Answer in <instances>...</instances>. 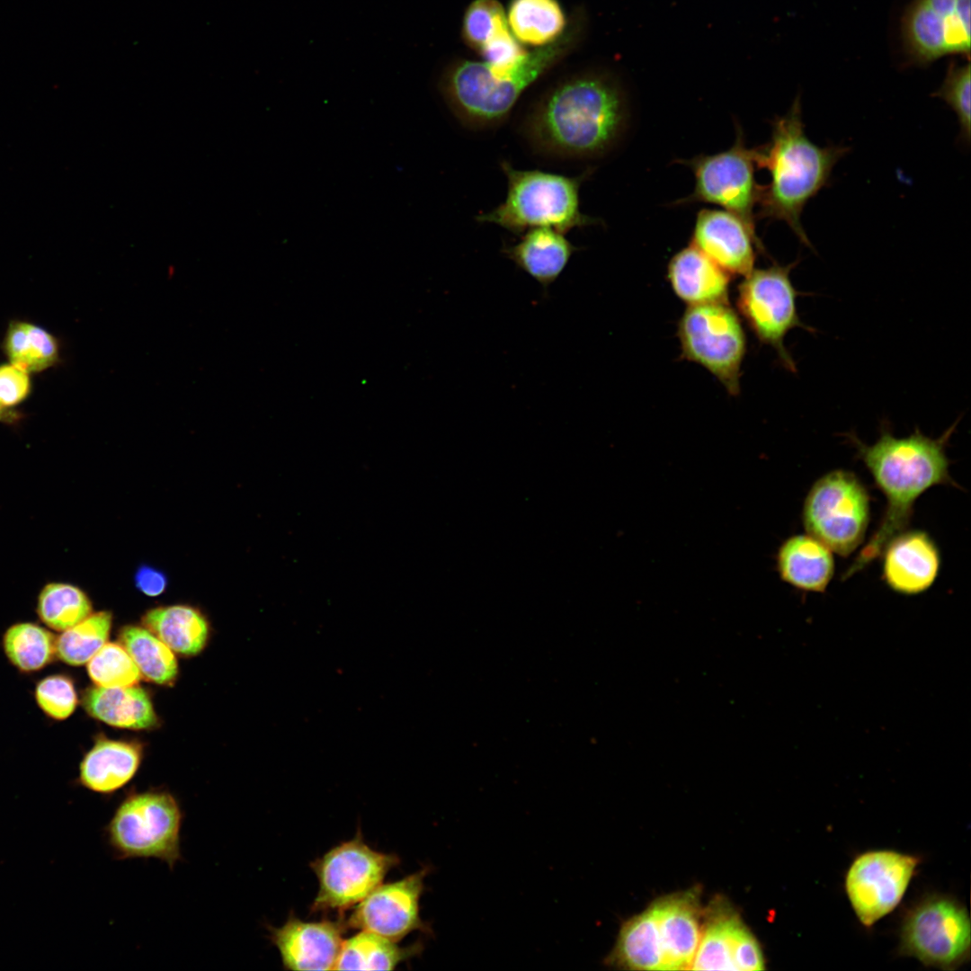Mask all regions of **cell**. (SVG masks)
<instances>
[{
    "instance_id": "1",
    "label": "cell",
    "mask_w": 971,
    "mask_h": 971,
    "mask_svg": "<svg viewBox=\"0 0 971 971\" xmlns=\"http://www.w3.org/2000/svg\"><path fill=\"white\" fill-rule=\"evenodd\" d=\"M629 106L610 73L585 72L551 87L528 110L521 132L540 156L566 161L599 159L623 139Z\"/></svg>"
},
{
    "instance_id": "2",
    "label": "cell",
    "mask_w": 971,
    "mask_h": 971,
    "mask_svg": "<svg viewBox=\"0 0 971 971\" xmlns=\"http://www.w3.org/2000/svg\"><path fill=\"white\" fill-rule=\"evenodd\" d=\"M955 424L942 436L931 439L916 431L896 438L883 430L879 439L867 445L852 438L859 455L886 497L885 515L875 533L843 574L849 578L880 556L909 523L915 500L937 485H954L949 472L945 447Z\"/></svg>"
},
{
    "instance_id": "3",
    "label": "cell",
    "mask_w": 971,
    "mask_h": 971,
    "mask_svg": "<svg viewBox=\"0 0 971 971\" xmlns=\"http://www.w3.org/2000/svg\"><path fill=\"white\" fill-rule=\"evenodd\" d=\"M848 150L842 146L822 147L808 138L797 97L788 111L771 122L770 142L756 147L757 168L770 174V183L761 186L756 218L784 221L812 248L801 224L802 211L827 185L834 165Z\"/></svg>"
},
{
    "instance_id": "4",
    "label": "cell",
    "mask_w": 971,
    "mask_h": 971,
    "mask_svg": "<svg viewBox=\"0 0 971 971\" xmlns=\"http://www.w3.org/2000/svg\"><path fill=\"white\" fill-rule=\"evenodd\" d=\"M578 27L566 28L552 43L527 52L510 74L499 76L484 61L459 60L443 73L441 93L464 126L486 129L502 124L523 92L572 49Z\"/></svg>"
},
{
    "instance_id": "5",
    "label": "cell",
    "mask_w": 971,
    "mask_h": 971,
    "mask_svg": "<svg viewBox=\"0 0 971 971\" xmlns=\"http://www.w3.org/2000/svg\"><path fill=\"white\" fill-rule=\"evenodd\" d=\"M507 181L502 203L476 217L478 223L494 224L514 235L536 227H548L566 234L573 228L600 224L598 218L582 212L580 188L592 170L567 176L541 170H522L503 161Z\"/></svg>"
},
{
    "instance_id": "6",
    "label": "cell",
    "mask_w": 971,
    "mask_h": 971,
    "mask_svg": "<svg viewBox=\"0 0 971 971\" xmlns=\"http://www.w3.org/2000/svg\"><path fill=\"white\" fill-rule=\"evenodd\" d=\"M184 817L179 799L168 789L131 790L116 806L102 833L116 860L156 859L173 870L183 860Z\"/></svg>"
},
{
    "instance_id": "7",
    "label": "cell",
    "mask_w": 971,
    "mask_h": 971,
    "mask_svg": "<svg viewBox=\"0 0 971 971\" xmlns=\"http://www.w3.org/2000/svg\"><path fill=\"white\" fill-rule=\"evenodd\" d=\"M683 360L710 372L731 396L740 393L746 336L728 302L688 306L677 325Z\"/></svg>"
},
{
    "instance_id": "8",
    "label": "cell",
    "mask_w": 971,
    "mask_h": 971,
    "mask_svg": "<svg viewBox=\"0 0 971 971\" xmlns=\"http://www.w3.org/2000/svg\"><path fill=\"white\" fill-rule=\"evenodd\" d=\"M677 162L690 168L695 185L693 192L674 202L675 205L694 202L717 205L737 216L757 235L754 209L762 185L755 180L756 147H746L740 127L736 126L735 140L730 148Z\"/></svg>"
},
{
    "instance_id": "9",
    "label": "cell",
    "mask_w": 971,
    "mask_h": 971,
    "mask_svg": "<svg viewBox=\"0 0 971 971\" xmlns=\"http://www.w3.org/2000/svg\"><path fill=\"white\" fill-rule=\"evenodd\" d=\"M869 519L866 488L854 474L841 469L825 474L813 485L803 509L807 533L842 557L861 544Z\"/></svg>"
},
{
    "instance_id": "10",
    "label": "cell",
    "mask_w": 971,
    "mask_h": 971,
    "mask_svg": "<svg viewBox=\"0 0 971 971\" xmlns=\"http://www.w3.org/2000/svg\"><path fill=\"white\" fill-rule=\"evenodd\" d=\"M796 263H774L753 269L737 287L736 306L747 325L762 343L776 352L782 365L796 371V364L784 340L796 327L809 329L800 320L797 308L798 292L789 274Z\"/></svg>"
},
{
    "instance_id": "11",
    "label": "cell",
    "mask_w": 971,
    "mask_h": 971,
    "mask_svg": "<svg viewBox=\"0 0 971 971\" xmlns=\"http://www.w3.org/2000/svg\"><path fill=\"white\" fill-rule=\"evenodd\" d=\"M397 864L396 855L373 850L358 832L353 839L311 862L319 885L311 912L343 913L352 908L379 886Z\"/></svg>"
},
{
    "instance_id": "12",
    "label": "cell",
    "mask_w": 971,
    "mask_h": 971,
    "mask_svg": "<svg viewBox=\"0 0 971 971\" xmlns=\"http://www.w3.org/2000/svg\"><path fill=\"white\" fill-rule=\"evenodd\" d=\"M902 954L941 969H956L969 958L970 921L966 908L945 895H931L905 915Z\"/></svg>"
},
{
    "instance_id": "13",
    "label": "cell",
    "mask_w": 971,
    "mask_h": 971,
    "mask_svg": "<svg viewBox=\"0 0 971 971\" xmlns=\"http://www.w3.org/2000/svg\"><path fill=\"white\" fill-rule=\"evenodd\" d=\"M907 65L928 66L950 54L970 58V0H913L901 21Z\"/></svg>"
},
{
    "instance_id": "14",
    "label": "cell",
    "mask_w": 971,
    "mask_h": 971,
    "mask_svg": "<svg viewBox=\"0 0 971 971\" xmlns=\"http://www.w3.org/2000/svg\"><path fill=\"white\" fill-rule=\"evenodd\" d=\"M918 863L914 856L890 850L869 851L852 861L845 891L863 925H873L896 907Z\"/></svg>"
},
{
    "instance_id": "15",
    "label": "cell",
    "mask_w": 971,
    "mask_h": 971,
    "mask_svg": "<svg viewBox=\"0 0 971 971\" xmlns=\"http://www.w3.org/2000/svg\"><path fill=\"white\" fill-rule=\"evenodd\" d=\"M430 869L424 867L400 880L380 884L345 922L346 927L369 931L399 941L414 931L431 932L420 916V898Z\"/></svg>"
},
{
    "instance_id": "16",
    "label": "cell",
    "mask_w": 971,
    "mask_h": 971,
    "mask_svg": "<svg viewBox=\"0 0 971 971\" xmlns=\"http://www.w3.org/2000/svg\"><path fill=\"white\" fill-rule=\"evenodd\" d=\"M690 245L731 276H746L753 270L756 251L764 254L759 236L737 216L723 209L699 211Z\"/></svg>"
},
{
    "instance_id": "17",
    "label": "cell",
    "mask_w": 971,
    "mask_h": 971,
    "mask_svg": "<svg viewBox=\"0 0 971 971\" xmlns=\"http://www.w3.org/2000/svg\"><path fill=\"white\" fill-rule=\"evenodd\" d=\"M344 927L342 922H306L290 913L281 926L267 930L285 969L334 970Z\"/></svg>"
},
{
    "instance_id": "18",
    "label": "cell",
    "mask_w": 971,
    "mask_h": 971,
    "mask_svg": "<svg viewBox=\"0 0 971 971\" xmlns=\"http://www.w3.org/2000/svg\"><path fill=\"white\" fill-rule=\"evenodd\" d=\"M883 577L894 591L917 594L929 589L940 569L939 550L921 530L903 531L886 546L883 552Z\"/></svg>"
},
{
    "instance_id": "19",
    "label": "cell",
    "mask_w": 971,
    "mask_h": 971,
    "mask_svg": "<svg viewBox=\"0 0 971 971\" xmlns=\"http://www.w3.org/2000/svg\"><path fill=\"white\" fill-rule=\"evenodd\" d=\"M143 758L137 742L119 741L99 735L79 764L78 784L110 797L136 776Z\"/></svg>"
},
{
    "instance_id": "20",
    "label": "cell",
    "mask_w": 971,
    "mask_h": 971,
    "mask_svg": "<svg viewBox=\"0 0 971 971\" xmlns=\"http://www.w3.org/2000/svg\"><path fill=\"white\" fill-rule=\"evenodd\" d=\"M667 280L688 306L728 302L731 275L692 245L671 258Z\"/></svg>"
},
{
    "instance_id": "21",
    "label": "cell",
    "mask_w": 971,
    "mask_h": 971,
    "mask_svg": "<svg viewBox=\"0 0 971 971\" xmlns=\"http://www.w3.org/2000/svg\"><path fill=\"white\" fill-rule=\"evenodd\" d=\"M577 250L564 233L548 227H536L520 235L516 243L505 245L503 253L544 290H548L559 278Z\"/></svg>"
},
{
    "instance_id": "22",
    "label": "cell",
    "mask_w": 971,
    "mask_h": 971,
    "mask_svg": "<svg viewBox=\"0 0 971 971\" xmlns=\"http://www.w3.org/2000/svg\"><path fill=\"white\" fill-rule=\"evenodd\" d=\"M667 970L690 968L701 931L695 897L690 893L675 895L653 905Z\"/></svg>"
},
{
    "instance_id": "23",
    "label": "cell",
    "mask_w": 971,
    "mask_h": 971,
    "mask_svg": "<svg viewBox=\"0 0 971 971\" xmlns=\"http://www.w3.org/2000/svg\"><path fill=\"white\" fill-rule=\"evenodd\" d=\"M81 703L90 717L111 726L139 730L158 724L149 694L136 685L91 686L83 691Z\"/></svg>"
},
{
    "instance_id": "24",
    "label": "cell",
    "mask_w": 971,
    "mask_h": 971,
    "mask_svg": "<svg viewBox=\"0 0 971 971\" xmlns=\"http://www.w3.org/2000/svg\"><path fill=\"white\" fill-rule=\"evenodd\" d=\"M777 568L790 585L809 592H824L834 570L832 551L811 535H796L779 548Z\"/></svg>"
},
{
    "instance_id": "25",
    "label": "cell",
    "mask_w": 971,
    "mask_h": 971,
    "mask_svg": "<svg viewBox=\"0 0 971 971\" xmlns=\"http://www.w3.org/2000/svg\"><path fill=\"white\" fill-rule=\"evenodd\" d=\"M606 965L638 970H667L657 919L651 905L621 927Z\"/></svg>"
},
{
    "instance_id": "26",
    "label": "cell",
    "mask_w": 971,
    "mask_h": 971,
    "mask_svg": "<svg viewBox=\"0 0 971 971\" xmlns=\"http://www.w3.org/2000/svg\"><path fill=\"white\" fill-rule=\"evenodd\" d=\"M142 623L172 651L183 656L200 653L209 635L206 618L187 605L151 609L144 614Z\"/></svg>"
},
{
    "instance_id": "27",
    "label": "cell",
    "mask_w": 971,
    "mask_h": 971,
    "mask_svg": "<svg viewBox=\"0 0 971 971\" xmlns=\"http://www.w3.org/2000/svg\"><path fill=\"white\" fill-rule=\"evenodd\" d=\"M506 18L516 40L535 48L552 43L566 29V15L557 0H512Z\"/></svg>"
},
{
    "instance_id": "28",
    "label": "cell",
    "mask_w": 971,
    "mask_h": 971,
    "mask_svg": "<svg viewBox=\"0 0 971 971\" xmlns=\"http://www.w3.org/2000/svg\"><path fill=\"white\" fill-rule=\"evenodd\" d=\"M396 943L375 932L361 930L343 941L334 970H393L423 949L420 943L404 948Z\"/></svg>"
},
{
    "instance_id": "29",
    "label": "cell",
    "mask_w": 971,
    "mask_h": 971,
    "mask_svg": "<svg viewBox=\"0 0 971 971\" xmlns=\"http://www.w3.org/2000/svg\"><path fill=\"white\" fill-rule=\"evenodd\" d=\"M2 348L9 362L31 374L46 370L60 361L58 340L45 328L28 321L9 322Z\"/></svg>"
},
{
    "instance_id": "30",
    "label": "cell",
    "mask_w": 971,
    "mask_h": 971,
    "mask_svg": "<svg viewBox=\"0 0 971 971\" xmlns=\"http://www.w3.org/2000/svg\"><path fill=\"white\" fill-rule=\"evenodd\" d=\"M57 637L46 628L31 621L8 627L2 636V648L8 662L22 673H34L57 658Z\"/></svg>"
},
{
    "instance_id": "31",
    "label": "cell",
    "mask_w": 971,
    "mask_h": 971,
    "mask_svg": "<svg viewBox=\"0 0 971 971\" xmlns=\"http://www.w3.org/2000/svg\"><path fill=\"white\" fill-rule=\"evenodd\" d=\"M119 640L147 681L159 685L174 683L178 674L175 655L147 628L126 626L120 629Z\"/></svg>"
},
{
    "instance_id": "32",
    "label": "cell",
    "mask_w": 971,
    "mask_h": 971,
    "mask_svg": "<svg viewBox=\"0 0 971 971\" xmlns=\"http://www.w3.org/2000/svg\"><path fill=\"white\" fill-rule=\"evenodd\" d=\"M92 601L78 586L49 582L40 591L35 612L40 620L55 631H65L92 613Z\"/></svg>"
},
{
    "instance_id": "33",
    "label": "cell",
    "mask_w": 971,
    "mask_h": 971,
    "mask_svg": "<svg viewBox=\"0 0 971 971\" xmlns=\"http://www.w3.org/2000/svg\"><path fill=\"white\" fill-rule=\"evenodd\" d=\"M112 622L110 611L91 613L57 637V658L79 666L86 664L107 642Z\"/></svg>"
},
{
    "instance_id": "34",
    "label": "cell",
    "mask_w": 971,
    "mask_h": 971,
    "mask_svg": "<svg viewBox=\"0 0 971 971\" xmlns=\"http://www.w3.org/2000/svg\"><path fill=\"white\" fill-rule=\"evenodd\" d=\"M87 673L101 687L117 688L136 685L141 673L121 644L105 643L87 662Z\"/></svg>"
},
{
    "instance_id": "35",
    "label": "cell",
    "mask_w": 971,
    "mask_h": 971,
    "mask_svg": "<svg viewBox=\"0 0 971 971\" xmlns=\"http://www.w3.org/2000/svg\"><path fill=\"white\" fill-rule=\"evenodd\" d=\"M737 917L723 915L709 922L703 932L690 969L736 970L732 958V931Z\"/></svg>"
},
{
    "instance_id": "36",
    "label": "cell",
    "mask_w": 971,
    "mask_h": 971,
    "mask_svg": "<svg viewBox=\"0 0 971 971\" xmlns=\"http://www.w3.org/2000/svg\"><path fill=\"white\" fill-rule=\"evenodd\" d=\"M34 699L43 714L55 721L67 719L78 705L75 681L64 673H52L38 681Z\"/></svg>"
},
{
    "instance_id": "37",
    "label": "cell",
    "mask_w": 971,
    "mask_h": 971,
    "mask_svg": "<svg viewBox=\"0 0 971 971\" xmlns=\"http://www.w3.org/2000/svg\"><path fill=\"white\" fill-rule=\"evenodd\" d=\"M507 25L506 13L497 0H475L465 12L462 35L469 47L479 51L492 36Z\"/></svg>"
},
{
    "instance_id": "38",
    "label": "cell",
    "mask_w": 971,
    "mask_h": 971,
    "mask_svg": "<svg viewBox=\"0 0 971 971\" xmlns=\"http://www.w3.org/2000/svg\"><path fill=\"white\" fill-rule=\"evenodd\" d=\"M970 63L958 65L951 61L940 87L933 96L942 99L956 113L960 136L966 144L970 140Z\"/></svg>"
},
{
    "instance_id": "39",
    "label": "cell",
    "mask_w": 971,
    "mask_h": 971,
    "mask_svg": "<svg viewBox=\"0 0 971 971\" xmlns=\"http://www.w3.org/2000/svg\"><path fill=\"white\" fill-rule=\"evenodd\" d=\"M731 951L736 970L764 969V959L760 944L738 918L732 931Z\"/></svg>"
},
{
    "instance_id": "40",
    "label": "cell",
    "mask_w": 971,
    "mask_h": 971,
    "mask_svg": "<svg viewBox=\"0 0 971 971\" xmlns=\"http://www.w3.org/2000/svg\"><path fill=\"white\" fill-rule=\"evenodd\" d=\"M31 373L11 363L0 364V406L6 410L25 401L31 392Z\"/></svg>"
},
{
    "instance_id": "41",
    "label": "cell",
    "mask_w": 971,
    "mask_h": 971,
    "mask_svg": "<svg viewBox=\"0 0 971 971\" xmlns=\"http://www.w3.org/2000/svg\"><path fill=\"white\" fill-rule=\"evenodd\" d=\"M135 584L138 590L150 597H156L164 592L166 588L167 579L160 570L149 566H141L135 575Z\"/></svg>"
},
{
    "instance_id": "42",
    "label": "cell",
    "mask_w": 971,
    "mask_h": 971,
    "mask_svg": "<svg viewBox=\"0 0 971 971\" xmlns=\"http://www.w3.org/2000/svg\"><path fill=\"white\" fill-rule=\"evenodd\" d=\"M21 414L14 410H6L0 406V423L14 424L21 420Z\"/></svg>"
}]
</instances>
